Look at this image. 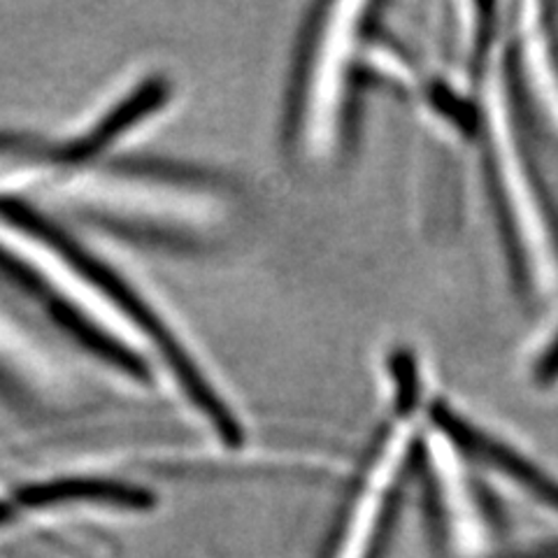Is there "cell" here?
<instances>
[{"label":"cell","instance_id":"1","mask_svg":"<svg viewBox=\"0 0 558 558\" xmlns=\"http://www.w3.org/2000/svg\"><path fill=\"white\" fill-rule=\"evenodd\" d=\"M400 461L387 449L371 463L340 521L326 558H377L398 498Z\"/></svg>","mask_w":558,"mask_h":558},{"label":"cell","instance_id":"2","mask_svg":"<svg viewBox=\"0 0 558 558\" xmlns=\"http://www.w3.org/2000/svg\"><path fill=\"white\" fill-rule=\"evenodd\" d=\"M535 377L543 384H551L558 379V336L545 349V356L539 359L537 368H535Z\"/></svg>","mask_w":558,"mask_h":558}]
</instances>
